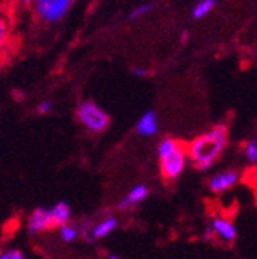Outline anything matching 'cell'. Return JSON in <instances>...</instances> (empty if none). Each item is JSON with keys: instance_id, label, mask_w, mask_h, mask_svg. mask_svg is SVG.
<instances>
[{"instance_id": "cell-6", "label": "cell", "mask_w": 257, "mask_h": 259, "mask_svg": "<svg viewBox=\"0 0 257 259\" xmlns=\"http://www.w3.org/2000/svg\"><path fill=\"white\" fill-rule=\"evenodd\" d=\"M239 176L240 175L236 170H227V171L216 173L210 179L208 187L213 193H223V191L233 188L239 182Z\"/></svg>"}, {"instance_id": "cell-15", "label": "cell", "mask_w": 257, "mask_h": 259, "mask_svg": "<svg viewBox=\"0 0 257 259\" xmlns=\"http://www.w3.org/2000/svg\"><path fill=\"white\" fill-rule=\"evenodd\" d=\"M245 156L249 162H254L257 164V139H252L249 142H246L245 145Z\"/></svg>"}, {"instance_id": "cell-18", "label": "cell", "mask_w": 257, "mask_h": 259, "mask_svg": "<svg viewBox=\"0 0 257 259\" xmlns=\"http://www.w3.org/2000/svg\"><path fill=\"white\" fill-rule=\"evenodd\" d=\"M36 110H37L39 114H48V113L53 111V102L51 101H42V102L37 104Z\"/></svg>"}, {"instance_id": "cell-14", "label": "cell", "mask_w": 257, "mask_h": 259, "mask_svg": "<svg viewBox=\"0 0 257 259\" xmlns=\"http://www.w3.org/2000/svg\"><path fill=\"white\" fill-rule=\"evenodd\" d=\"M214 5H216V0H200V2L194 7V10H192V17L203 19L205 16H208L213 11Z\"/></svg>"}, {"instance_id": "cell-20", "label": "cell", "mask_w": 257, "mask_h": 259, "mask_svg": "<svg viewBox=\"0 0 257 259\" xmlns=\"http://www.w3.org/2000/svg\"><path fill=\"white\" fill-rule=\"evenodd\" d=\"M214 236H216V232H214V229H213V227L210 225L208 229H207V230L203 232V238H205V239H213Z\"/></svg>"}, {"instance_id": "cell-10", "label": "cell", "mask_w": 257, "mask_h": 259, "mask_svg": "<svg viewBox=\"0 0 257 259\" xmlns=\"http://www.w3.org/2000/svg\"><path fill=\"white\" fill-rule=\"evenodd\" d=\"M53 227H62L71 221V207L67 202H57L49 208Z\"/></svg>"}, {"instance_id": "cell-4", "label": "cell", "mask_w": 257, "mask_h": 259, "mask_svg": "<svg viewBox=\"0 0 257 259\" xmlns=\"http://www.w3.org/2000/svg\"><path fill=\"white\" fill-rule=\"evenodd\" d=\"M74 0H34L33 7L37 17L46 23H56L65 17Z\"/></svg>"}, {"instance_id": "cell-9", "label": "cell", "mask_w": 257, "mask_h": 259, "mask_svg": "<svg viewBox=\"0 0 257 259\" xmlns=\"http://www.w3.org/2000/svg\"><path fill=\"white\" fill-rule=\"evenodd\" d=\"M136 130H137V133H139L140 136H146V138H148V136H154V135L157 133V130H159V122H157L156 113H154V111L145 113V114L139 119Z\"/></svg>"}, {"instance_id": "cell-7", "label": "cell", "mask_w": 257, "mask_h": 259, "mask_svg": "<svg viewBox=\"0 0 257 259\" xmlns=\"http://www.w3.org/2000/svg\"><path fill=\"white\" fill-rule=\"evenodd\" d=\"M210 225L214 229L216 236H219L222 241L230 242V244L236 241V238H237V230H236V227H234V224H233L231 221L217 216V218H213V221H211Z\"/></svg>"}, {"instance_id": "cell-16", "label": "cell", "mask_w": 257, "mask_h": 259, "mask_svg": "<svg viewBox=\"0 0 257 259\" xmlns=\"http://www.w3.org/2000/svg\"><path fill=\"white\" fill-rule=\"evenodd\" d=\"M152 8H154V5H152V4H143V5L137 7V8L131 13L130 19H131V20H136V19H139V17H142V16H145V14H148L149 11H152Z\"/></svg>"}, {"instance_id": "cell-17", "label": "cell", "mask_w": 257, "mask_h": 259, "mask_svg": "<svg viewBox=\"0 0 257 259\" xmlns=\"http://www.w3.org/2000/svg\"><path fill=\"white\" fill-rule=\"evenodd\" d=\"M0 259H25L20 250H7L0 253Z\"/></svg>"}, {"instance_id": "cell-11", "label": "cell", "mask_w": 257, "mask_h": 259, "mask_svg": "<svg viewBox=\"0 0 257 259\" xmlns=\"http://www.w3.org/2000/svg\"><path fill=\"white\" fill-rule=\"evenodd\" d=\"M116 227H117V219L110 216L100 222H97L94 225V229H92V238L95 241H99V239H104L107 238L108 235H111L114 230H116Z\"/></svg>"}, {"instance_id": "cell-22", "label": "cell", "mask_w": 257, "mask_h": 259, "mask_svg": "<svg viewBox=\"0 0 257 259\" xmlns=\"http://www.w3.org/2000/svg\"><path fill=\"white\" fill-rule=\"evenodd\" d=\"M105 259H119V256H116V254H110V256H107Z\"/></svg>"}, {"instance_id": "cell-1", "label": "cell", "mask_w": 257, "mask_h": 259, "mask_svg": "<svg viewBox=\"0 0 257 259\" xmlns=\"http://www.w3.org/2000/svg\"><path fill=\"white\" fill-rule=\"evenodd\" d=\"M228 144V132L223 125H216L202 136L192 141L186 151L194 164V167L200 171L208 170L214 162L222 156L223 150Z\"/></svg>"}, {"instance_id": "cell-5", "label": "cell", "mask_w": 257, "mask_h": 259, "mask_svg": "<svg viewBox=\"0 0 257 259\" xmlns=\"http://www.w3.org/2000/svg\"><path fill=\"white\" fill-rule=\"evenodd\" d=\"M53 227V221H51V214H49V208H36L33 213L29 214L28 222H26V229L29 235H40L43 232H46L48 229Z\"/></svg>"}, {"instance_id": "cell-8", "label": "cell", "mask_w": 257, "mask_h": 259, "mask_svg": "<svg viewBox=\"0 0 257 259\" xmlns=\"http://www.w3.org/2000/svg\"><path fill=\"white\" fill-rule=\"evenodd\" d=\"M148 196V188L145 185H137L133 190H130V193L120 201L119 208L120 210H130L133 207H136L137 204L143 202Z\"/></svg>"}, {"instance_id": "cell-2", "label": "cell", "mask_w": 257, "mask_h": 259, "mask_svg": "<svg viewBox=\"0 0 257 259\" xmlns=\"http://www.w3.org/2000/svg\"><path fill=\"white\" fill-rule=\"evenodd\" d=\"M160 159V171L167 181L177 179L186 165V154L188 151L182 147L180 142L174 139H164L157 148Z\"/></svg>"}, {"instance_id": "cell-19", "label": "cell", "mask_w": 257, "mask_h": 259, "mask_svg": "<svg viewBox=\"0 0 257 259\" xmlns=\"http://www.w3.org/2000/svg\"><path fill=\"white\" fill-rule=\"evenodd\" d=\"M133 73H134V76H137V77H146V76L149 74V71H148L146 68H140V67H136V68L133 70Z\"/></svg>"}, {"instance_id": "cell-13", "label": "cell", "mask_w": 257, "mask_h": 259, "mask_svg": "<svg viewBox=\"0 0 257 259\" xmlns=\"http://www.w3.org/2000/svg\"><path fill=\"white\" fill-rule=\"evenodd\" d=\"M59 232H60V239L63 242H74L77 239V236L80 235V230H79V227H76L74 224H65V225H62L59 227Z\"/></svg>"}, {"instance_id": "cell-21", "label": "cell", "mask_w": 257, "mask_h": 259, "mask_svg": "<svg viewBox=\"0 0 257 259\" xmlns=\"http://www.w3.org/2000/svg\"><path fill=\"white\" fill-rule=\"evenodd\" d=\"M17 2H19L20 5H23V7H28V5H33L34 0H17Z\"/></svg>"}, {"instance_id": "cell-3", "label": "cell", "mask_w": 257, "mask_h": 259, "mask_svg": "<svg viewBox=\"0 0 257 259\" xmlns=\"http://www.w3.org/2000/svg\"><path fill=\"white\" fill-rule=\"evenodd\" d=\"M76 114L79 122L92 133H102L110 125V116L91 101H83L77 107Z\"/></svg>"}, {"instance_id": "cell-12", "label": "cell", "mask_w": 257, "mask_h": 259, "mask_svg": "<svg viewBox=\"0 0 257 259\" xmlns=\"http://www.w3.org/2000/svg\"><path fill=\"white\" fill-rule=\"evenodd\" d=\"M11 39V23L5 13L0 11V53H4Z\"/></svg>"}]
</instances>
